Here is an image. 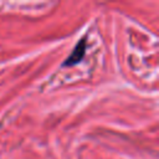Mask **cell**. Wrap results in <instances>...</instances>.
I'll list each match as a JSON object with an SVG mask.
<instances>
[{
    "mask_svg": "<svg viewBox=\"0 0 159 159\" xmlns=\"http://www.w3.org/2000/svg\"><path fill=\"white\" fill-rule=\"evenodd\" d=\"M86 48H87V37L83 36V37L76 43V46L73 47L72 52L66 57V60L63 61L62 66H63V67H72V66L78 65V63L83 60V57H84V55H86Z\"/></svg>",
    "mask_w": 159,
    "mask_h": 159,
    "instance_id": "cell-1",
    "label": "cell"
}]
</instances>
